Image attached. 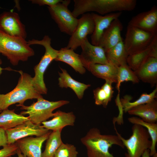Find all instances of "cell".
Listing matches in <instances>:
<instances>
[{
    "mask_svg": "<svg viewBox=\"0 0 157 157\" xmlns=\"http://www.w3.org/2000/svg\"><path fill=\"white\" fill-rule=\"evenodd\" d=\"M81 141L86 148L88 157H115L109 152L113 145L125 148L118 135L102 134L97 128L90 129Z\"/></svg>",
    "mask_w": 157,
    "mask_h": 157,
    "instance_id": "6da1fadb",
    "label": "cell"
},
{
    "mask_svg": "<svg viewBox=\"0 0 157 157\" xmlns=\"http://www.w3.org/2000/svg\"><path fill=\"white\" fill-rule=\"evenodd\" d=\"M19 72L20 76L15 88L6 94H0L1 110L7 109L10 105L16 103L23 105L24 101L27 99L42 97L33 86V77L22 71Z\"/></svg>",
    "mask_w": 157,
    "mask_h": 157,
    "instance_id": "7a4b0ae2",
    "label": "cell"
},
{
    "mask_svg": "<svg viewBox=\"0 0 157 157\" xmlns=\"http://www.w3.org/2000/svg\"><path fill=\"white\" fill-rule=\"evenodd\" d=\"M0 53L13 65H17L20 61H27L35 53L25 39L10 36L0 29Z\"/></svg>",
    "mask_w": 157,
    "mask_h": 157,
    "instance_id": "3957f363",
    "label": "cell"
},
{
    "mask_svg": "<svg viewBox=\"0 0 157 157\" xmlns=\"http://www.w3.org/2000/svg\"><path fill=\"white\" fill-rule=\"evenodd\" d=\"M51 39L48 35H45L41 40L35 39L28 40V44H39L44 47L45 52L39 63L34 68L35 75L33 78V86L41 94H46L47 90L44 80V72L51 62L56 58L58 50L51 45Z\"/></svg>",
    "mask_w": 157,
    "mask_h": 157,
    "instance_id": "277c9868",
    "label": "cell"
},
{
    "mask_svg": "<svg viewBox=\"0 0 157 157\" xmlns=\"http://www.w3.org/2000/svg\"><path fill=\"white\" fill-rule=\"evenodd\" d=\"M116 133L127 149L125 157H142L144 151L150 149L152 142L147 129L138 124H134L132 127V134L130 137L125 139L115 128Z\"/></svg>",
    "mask_w": 157,
    "mask_h": 157,
    "instance_id": "5b68a950",
    "label": "cell"
},
{
    "mask_svg": "<svg viewBox=\"0 0 157 157\" xmlns=\"http://www.w3.org/2000/svg\"><path fill=\"white\" fill-rule=\"evenodd\" d=\"M69 103V101L65 100L49 101L42 97L38 99L37 102H33L29 106L19 104L16 106H20V109L24 110L20 114L28 115L29 119L33 123L40 124L53 117L54 115L53 112L54 110Z\"/></svg>",
    "mask_w": 157,
    "mask_h": 157,
    "instance_id": "8992f818",
    "label": "cell"
},
{
    "mask_svg": "<svg viewBox=\"0 0 157 157\" xmlns=\"http://www.w3.org/2000/svg\"><path fill=\"white\" fill-rule=\"evenodd\" d=\"M70 0H63L62 2L48 6L52 18L57 24L62 32L71 36L77 26L78 19L75 17L68 9Z\"/></svg>",
    "mask_w": 157,
    "mask_h": 157,
    "instance_id": "52a82bcc",
    "label": "cell"
},
{
    "mask_svg": "<svg viewBox=\"0 0 157 157\" xmlns=\"http://www.w3.org/2000/svg\"><path fill=\"white\" fill-rule=\"evenodd\" d=\"M157 37L151 32L128 25L124 41L128 56L147 48Z\"/></svg>",
    "mask_w": 157,
    "mask_h": 157,
    "instance_id": "ba28073f",
    "label": "cell"
},
{
    "mask_svg": "<svg viewBox=\"0 0 157 157\" xmlns=\"http://www.w3.org/2000/svg\"><path fill=\"white\" fill-rule=\"evenodd\" d=\"M136 2L135 0H91L88 7L90 11L103 15L115 11H132L135 8Z\"/></svg>",
    "mask_w": 157,
    "mask_h": 157,
    "instance_id": "9c48e42d",
    "label": "cell"
},
{
    "mask_svg": "<svg viewBox=\"0 0 157 157\" xmlns=\"http://www.w3.org/2000/svg\"><path fill=\"white\" fill-rule=\"evenodd\" d=\"M94 23L91 13H87L82 15L78 19L75 31L71 36L66 47L73 50L81 46L82 42L92 35L94 29Z\"/></svg>",
    "mask_w": 157,
    "mask_h": 157,
    "instance_id": "30bf717a",
    "label": "cell"
},
{
    "mask_svg": "<svg viewBox=\"0 0 157 157\" xmlns=\"http://www.w3.org/2000/svg\"><path fill=\"white\" fill-rule=\"evenodd\" d=\"M50 131L43 127L41 124H35L30 119L12 129L6 130L8 145L15 143L17 140L29 136H41Z\"/></svg>",
    "mask_w": 157,
    "mask_h": 157,
    "instance_id": "8fae6325",
    "label": "cell"
},
{
    "mask_svg": "<svg viewBox=\"0 0 157 157\" xmlns=\"http://www.w3.org/2000/svg\"><path fill=\"white\" fill-rule=\"evenodd\" d=\"M0 29L12 36L26 38L25 26L21 22L19 14L10 11L0 15Z\"/></svg>",
    "mask_w": 157,
    "mask_h": 157,
    "instance_id": "7c38bea8",
    "label": "cell"
},
{
    "mask_svg": "<svg viewBox=\"0 0 157 157\" xmlns=\"http://www.w3.org/2000/svg\"><path fill=\"white\" fill-rule=\"evenodd\" d=\"M80 58L85 68L95 64H105L108 63L104 49L99 46L92 45L87 38L82 42Z\"/></svg>",
    "mask_w": 157,
    "mask_h": 157,
    "instance_id": "4fadbf2b",
    "label": "cell"
},
{
    "mask_svg": "<svg viewBox=\"0 0 157 157\" xmlns=\"http://www.w3.org/2000/svg\"><path fill=\"white\" fill-rule=\"evenodd\" d=\"M50 131L44 135L35 137H27L17 141L15 143L18 149L28 157H42L41 148L43 142L47 139Z\"/></svg>",
    "mask_w": 157,
    "mask_h": 157,
    "instance_id": "5bb4252c",
    "label": "cell"
},
{
    "mask_svg": "<svg viewBox=\"0 0 157 157\" xmlns=\"http://www.w3.org/2000/svg\"><path fill=\"white\" fill-rule=\"evenodd\" d=\"M128 25L157 35V7L153 6L149 10L141 13L133 17Z\"/></svg>",
    "mask_w": 157,
    "mask_h": 157,
    "instance_id": "9a60e30c",
    "label": "cell"
},
{
    "mask_svg": "<svg viewBox=\"0 0 157 157\" xmlns=\"http://www.w3.org/2000/svg\"><path fill=\"white\" fill-rule=\"evenodd\" d=\"M122 12L111 13L104 15L96 13H91L94 23V29L91 35V44L98 46L100 40L105 30L110 26L115 19L119 18Z\"/></svg>",
    "mask_w": 157,
    "mask_h": 157,
    "instance_id": "2e32d148",
    "label": "cell"
},
{
    "mask_svg": "<svg viewBox=\"0 0 157 157\" xmlns=\"http://www.w3.org/2000/svg\"><path fill=\"white\" fill-rule=\"evenodd\" d=\"M123 28L119 18L114 20L104 31L98 46L105 51L116 45L122 40L121 32Z\"/></svg>",
    "mask_w": 157,
    "mask_h": 157,
    "instance_id": "e0dca14e",
    "label": "cell"
},
{
    "mask_svg": "<svg viewBox=\"0 0 157 157\" xmlns=\"http://www.w3.org/2000/svg\"><path fill=\"white\" fill-rule=\"evenodd\" d=\"M135 72L139 80L154 86L157 83V55L149 57Z\"/></svg>",
    "mask_w": 157,
    "mask_h": 157,
    "instance_id": "ac0fdd59",
    "label": "cell"
},
{
    "mask_svg": "<svg viewBox=\"0 0 157 157\" xmlns=\"http://www.w3.org/2000/svg\"><path fill=\"white\" fill-rule=\"evenodd\" d=\"M53 118L42 122V126L48 130L62 131L65 127L74 125L76 116L72 112L66 113L58 110L54 113Z\"/></svg>",
    "mask_w": 157,
    "mask_h": 157,
    "instance_id": "d6986e66",
    "label": "cell"
},
{
    "mask_svg": "<svg viewBox=\"0 0 157 157\" xmlns=\"http://www.w3.org/2000/svg\"><path fill=\"white\" fill-rule=\"evenodd\" d=\"M127 112L130 115L139 116L145 122L156 123L157 121V101L154 99L151 102L133 108Z\"/></svg>",
    "mask_w": 157,
    "mask_h": 157,
    "instance_id": "ffe728a7",
    "label": "cell"
},
{
    "mask_svg": "<svg viewBox=\"0 0 157 157\" xmlns=\"http://www.w3.org/2000/svg\"><path fill=\"white\" fill-rule=\"evenodd\" d=\"M155 55H157V37L147 48L128 55L127 63L131 69L135 72L149 57Z\"/></svg>",
    "mask_w": 157,
    "mask_h": 157,
    "instance_id": "44dd1931",
    "label": "cell"
},
{
    "mask_svg": "<svg viewBox=\"0 0 157 157\" xmlns=\"http://www.w3.org/2000/svg\"><path fill=\"white\" fill-rule=\"evenodd\" d=\"M118 67L109 62L90 65L86 68L95 76L116 83Z\"/></svg>",
    "mask_w": 157,
    "mask_h": 157,
    "instance_id": "7402d4cb",
    "label": "cell"
},
{
    "mask_svg": "<svg viewBox=\"0 0 157 157\" xmlns=\"http://www.w3.org/2000/svg\"><path fill=\"white\" fill-rule=\"evenodd\" d=\"M54 60L66 63L80 74H83L85 72L86 69L83 65L80 55L71 49L66 47L61 48L58 50L57 56Z\"/></svg>",
    "mask_w": 157,
    "mask_h": 157,
    "instance_id": "603a6c76",
    "label": "cell"
},
{
    "mask_svg": "<svg viewBox=\"0 0 157 157\" xmlns=\"http://www.w3.org/2000/svg\"><path fill=\"white\" fill-rule=\"evenodd\" d=\"M62 72H58V85L62 88H69L73 90L78 98L81 99L85 91L90 87V84H85L73 79L65 69L60 67Z\"/></svg>",
    "mask_w": 157,
    "mask_h": 157,
    "instance_id": "cb8c5ba5",
    "label": "cell"
},
{
    "mask_svg": "<svg viewBox=\"0 0 157 157\" xmlns=\"http://www.w3.org/2000/svg\"><path fill=\"white\" fill-rule=\"evenodd\" d=\"M29 119L28 117L16 113L14 110L7 109L0 114V128L5 130L13 128Z\"/></svg>",
    "mask_w": 157,
    "mask_h": 157,
    "instance_id": "d4e9b609",
    "label": "cell"
},
{
    "mask_svg": "<svg viewBox=\"0 0 157 157\" xmlns=\"http://www.w3.org/2000/svg\"><path fill=\"white\" fill-rule=\"evenodd\" d=\"M105 52L108 62L117 67L127 64V59L128 55L123 40Z\"/></svg>",
    "mask_w": 157,
    "mask_h": 157,
    "instance_id": "484cf974",
    "label": "cell"
},
{
    "mask_svg": "<svg viewBox=\"0 0 157 157\" xmlns=\"http://www.w3.org/2000/svg\"><path fill=\"white\" fill-rule=\"evenodd\" d=\"M113 83L108 80L101 87H98L93 91L95 104L97 105H102L106 108L111 101L114 92L112 87Z\"/></svg>",
    "mask_w": 157,
    "mask_h": 157,
    "instance_id": "4316f807",
    "label": "cell"
},
{
    "mask_svg": "<svg viewBox=\"0 0 157 157\" xmlns=\"http://www.w3.org/2000/svg\"><path fill=\"white\" fill-rule=\"evenodd\" d=\"M157 87L149 94L144 93L140 97L135 101L131 102L132 97L130 96L126 95L123 98L120 99L124 111L127 113L128 110L136 106L149 103L155 99L157 97Z\"/></svg>",
    "mask_w": 157,
    "mask_h": 157,
    "instance_id": "83f0119b",
    "label": "cell"
},
{
    "mask_svg": "<svg viewBox=\"0 0 157 157\" xmlns=\"http://www.w3.org/2000/svg\"><path fill=\"white\" fill-rule=\"evenodd\" d=\"M128 121L134 124L140 125L146 128L150 135L152 144L150 150V156L156 153V145L157 142V124L145 122L140 118L132 117L128 119Z\"/></svg>",
    "mask_w": 157,
    "mask_h": 157,
    "instance_id": "f1b7e54d",
    "label": "cell"
},
{
    "mask_svg": "<svg viewBox=\"0 0 157 157\" xmlns=\"http://www.w3.org/2000/svg\"><path fill=\"white\" fill-rule=\"evenodd\" d=\"M61 131L58 130L51 133L47 140L45 149L42 154V157H54L56 151L63 143L61 138Z\"/></svg>",
    "mask_w": 157,
    "mask_h": 157,
    "instance_id": "f546056e",
    "label": "cell"
},
{
    "mask_svg": "<svg viewBox=\"0 0 157 157\" xmlns=\"http://www.w3.org/2000/svg\"><path fill=\"white\" fill-rule=\"evenodd\" d=\"M139 80L134 71L132 70L127 64L121 65L118 67L116 88L119 93L121 83L124 81H131L134 83H139Z\"/></svg>",
    "mask_w": 157,
    "mask_h": 157,
    "instance_id": "4dcf8cb0",
    "label": "cell"
},
{
    "mask_svg": "<svg viewBox=\"0 0 157 157\" xmlns=\"http://www.w3.org/2000/svg\"><path fill=\"white\" fill-rule=\"evenodd\" d=\"M78 154L74 145L63 143L56 151L54 157H77Z\"/></svg>",
    "mask_w": 157,
    "mask_h": 157,
    "instance_id": "1f68e13d",
    "label": "cell"
},
{
    "mask_svg": "<svg viewBox=\"0 0 157 157\" xmlns=\"http://www.w3.org/2000/svg\"><path fill=\"white\" fill-rule=\"evenodd\" d=\"M17 147L15 143L8 145L0 150V157H8L16 154Z\"/></svg>",
    "mask_w": 157,
    "mask_h": 157,
    "instance_id": "d6a6232c",
    "label": "cell"
},
{
    "mask_svg": "<svg viewBox=\"0 0 157 157\" xmlns=\"http://www.w3.org/2000/svg\"><path fill=\"white\" fill-rule=\"evenodd\" d=\"M32 3L37 4L39 6H43L45 5L48 6H51L55 5L57 4L62 2L63 0H31Z\"/></svg>",
    "mask_w": 157,
    "mask_h": 157,
    "instance_id": "836d02e7",
    "label": "cell"
},
{
    "mask_svg": "<svg viewBox=\"0 0 157 157\" xmlns=\"http://www.w3.org/2000/svg\"><path fill=\"white\" fill-rule=\"evenodd\" d=\"M8 145V138L6 130L0 128V147L2 146L3 147Z\"/></svg>",
    "mask_w": 157,
    "mask_h": 157,
    "instance_id": "e575fe53",
    "label": "cell"
},
{
    "mask_svg": "<svg viewBox=\"0 0 157 157\" xmlns=\"http://www.w3.org/2000/svg\"><path fill=\"white\" fill-rule=\"evenodd\" d=\"M142 157H150L149 149L146 150L143 154Z\"/></svg>",
    "mask_w": 157,
    "mask_h": 157,
    "instance_id": "d590c367",
    "label": "cell"
},
{
    "mask_svg": "<svg viewBox=\"0 0 157 157\" xmlns=\"http://www.w3.org/2000/svg\"><path fill=\"white\" fill-rule=\"evenodd\" d=\"M16 154H17L18 157H28L26 156H24L23 155L18 149L17 150Z\"/></svg>",
    "mask_w": 157,
    "mask_h": 157,
    "instance_id": "8d00e7d4",
    "label": "cell"
},
{
    "mask_svg": "<svg viewBox=\"0 0 157 157\" xmlns=\"http://www.w3.org/2000/svg\"><path fill=\"white\" fill-rule=\"evenodd\" d=\"M2 61L1 59L0 58V75L2 73V70L4 69L1 68L0 66V65L2 64Z\"/></svg>",
    "mask_w": 157,
    "mask_h": 157,
    "instance_id": "74e56055",
    "label": "cell"
},
{
    "mask_svg": "<svg viewBox=\"0 0 157 157\" xmlns=\"http://www.w3.org/2000/svg\"><path fill=\"white\" fill-rule=\"evenodd\" d=\"M152 157H157V152L154 154L152 156Z\"/></svg>",
    "mask_w": 157,
    "mask_h": 157,
    "instance_id": "f35d334b",
    "label": "cell"
},
{
    "mask_svg": "<svg viewBox=\"0 0 157 157\" xmlns=\"http://www.w3.org/2000/svg\"><path fill=\"white\" fill-rule=\"evenodd\" d=\"M1 110L0 109V113L1 112Z\"/></svg>",
    "mask_w": 157,
    "mask_h": 157,
    "instance_id": "ab89813d",
    "label": "cell"
},
{
    "mask_svg": "<svg viewBox=\"0 0 157 157\" xmlns=\"http://www.w3.org/2000/svg\"><path fill=\"white\" fill-rule=\"evenodd\" d=\"M10 157V156H9V157Z\"/></svg>",
    "mask_w": 157,
    "mask_h": 157,
    "instance_id": "60d3db41",
    "label": "cell"
}]
</instances>
